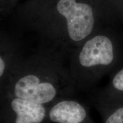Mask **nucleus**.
Returning <instances> with one entry per match:
<instances>
[{"mask_svg": "<svg viewBox=\"0 0 123 123\" xmlns=\"http://www.w3.org/2000/svg\"><path fill=\"white\" fill-rule=\"evenodd\" d=\"M62 53L42 52L24 58L1 92L50 105L62 98L71 97L76 88Z\"/></svg>", "mask_w": 123, "mask_h": 123, "instance_id": "f257e3e1", "label": "nucleus"}, {"mask_svg": "<svg viewBox=\"0 0 123 123\" xmlns=\"http://www.w3.org/2000/svg\"><path fill=\"white\" fill-rule=\"evenodd\" d=\"M123 59L110 37L98 34L85 40L71 56L68 66L76 90H89L108 74L120 67Z\"/></svg>", "mask_w": 123, "mask_h": 123, "instance_id": "f03ea898", "label": "nucleus"}, {"mask_svg": "<svg viewBox=\"0 0 123 123\" xmlns=\"http://www.w3.org/2000/svg\"><path fill=\"white\" fill-rule=\"evenodd\" d=\"M57 10L66 20V34L71 42L80 43L93 31L95 18L90 5L76 0H60Z\"/></svg>", "mask_w": 123, "mask_h": 123, "instance_id": "7ed1b4c3", "label": "nucleus"}, {"mask_svg": "<svg viewBox=\"0 0 123 123\" xmlns=\"http://www.w3.org/2000/svg\"><path fill=\"white\" fill-rule=\"evenodd\" d=\"M49 105L13 96H1V123H47Z\"/></svg>", "mask_w": 123, "mask_h": 123, "instance_id": "20e7f679", "label": "nucleus"}, {"mask_svg": "<svg viewBox=\"0 0 123 123\" xmlns=\"http://www.w3.org/2000/svg\"><path fill=\"white\" fill-rule=\"evenodd\" d=\"M95 123L85 105L71 97L62 98L49 105L47 123Z\"/></svg>", "mask_w": 123, "mask_h": 123, "instance_id": "39448f33", "label": "nucleus"}, {"mask_svg": "<svg viewBox=\"0 0 123 123\" xmlns=\"http://www.w3.org/2000/svg\"><path fill=\"white\" fill-rule=\"evenodd\" d=\"M93 100L123 104V65L112 73L109 83L96 93Z\"/></svg>", "mask_w": 123, "mask_h": 123, "instance_id": "423d86ee", "label": "nucleus"}, {"mask_svg": "<svg viewBox=\"0 0 123 123\" xmlns=\"http://www.w3.org/2000/svg\"><path fill=\"white\" fill-rule=\"evenodd\" d=\"M103 123H123V104L93 100Z\"/></svg>", "mask_w": 123, "mask_h": 123, "instance_id": "0eeeda50", "label": "nucleus"}]
</instances>
